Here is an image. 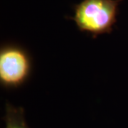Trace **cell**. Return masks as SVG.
<instances>
[{
    "label": "cell",
    "mask_w": 128,
    "mask_h": 128,
    "mask_svg": "<svg viewBox=\"0 0 128 128\" xmlns=\"http://www.w3.org/2000/svg\"><path fill=\"white\" fill-rule=\"evenodd\" d=\"M4 120L5 128H29L25 120L23 108L15 107L9 102L5 105Z\"/></svg>",
    "instance_id": "obj_3"
},
{
    "label": "cell",
    "mask_w": 128,
    "mask_h": 128,
    "mask_svg": "<svg viewBox=\"0 0 128 128\" xmlns=\"http://www.w3.org/2000/svg\"><path fill=\"white\" fill-rule=\"evenodd\" d=\"M122 0H82L74 6L72 17L82 32L93 37L110 34L117 22L118 6Z\"/></svg>",
    "instance_id": "obj_1"
},
{
    "label": "cell",
    "mask_w": 128,
    "mask_h": 128,
    "mask_svg": "<svg viewBox=\"0 0 128 128\" xmlns=\"http://www.w3.org/2000/svg\"><path fill=\"white\" fill-rule=\"evenodd\" d=\"M27 51L15 44H5L0 49V84L5 88H16L26 82L32 72Z\"/></svg>",
    "instance_id": "obj_2"
}]
</instances>
